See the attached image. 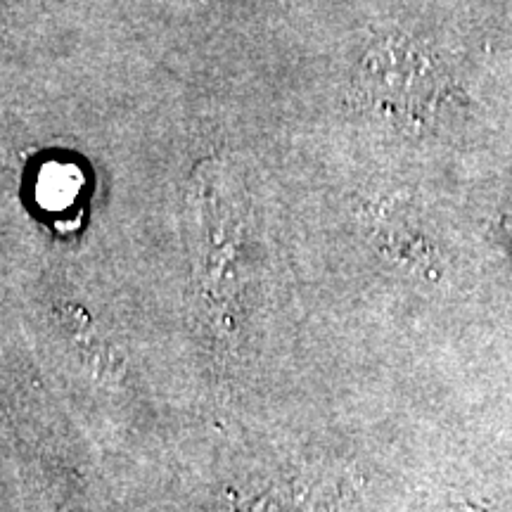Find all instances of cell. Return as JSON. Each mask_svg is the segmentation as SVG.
Listing matches in <instances>:
<instances>
[{"instance_id": "1", "label": "cell", "mask_w": 512, "mask_h": 512, "mask_svg": "<svg viewBox=\"0 0 512 512\" xmlns=\"http://www.w3.org/2000/svg\"><path fill=\"white\" fill-rule=\"evenodd\" d=\"M356 91L370 114L408 133L432 128L456 98L437 57L408 38H387L363 57Z\"/></svg>"}, {"instance_id": "2", "label": "cell", "mask_w": 512, "mask_h": 512, "mask_svg": "<svg viewBox=\"0 0 512 512\" xmlns=\"http://www.w3.org/2000/svg\"><path fill=\"white\" fill-rule=\"evenodd\" d=\"M228 178L223 166L207 164L197 169L195 178V221H197V252H200V273L204 292L223 306L233 297L228 285V264L235 261L242 221L238 216V197L228 192Z\"/></svg>"}]
</instances>
